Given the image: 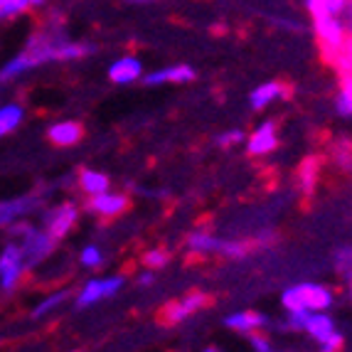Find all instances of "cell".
I'll list each match as a JSON object with an SVG mask.
<instances>
[{"instance_id": "obj_1", "label": "cell", "mask_w": 352, "mask_h": 352, "mask_svg": "<svg viewBox=\"0 0 352 352\" xmlns=\"http://www.w3.org/2000/svg\"><path fill=\"white\" fill-rule=\"evenodd\" d=\"M12 234L23 236V247H20V254H23V266L25 269H32L40 261L50 256L54 252V244L57 241L47 234V232H40V229L30 227V224H18L12 227Z\"/></svg>"}, {"instance_id": "obj_2", "label": "cell", "mask_w": 352, "mask_h": 352, "mask_svg": "<svg viewBox=\"0 0 352 352\" xmlns=\"http://www.w3.org/2000/svg\"><path fill=\"white\" fill-rule=\"evenodd\" d=\"M210 303H212V298L207 294H202V291H192V294L182 296L180 300H173V303L163 305L160 313H158V320L163 325H177V323H182L185 318L192 316V313L207 308Z\"/></svg>"}, {"instance_id": "obj_3", "label": "cell", "mask_w": 352, "mask_h": 352, "mask_svg": "<svg viewBox=\"0 0 352 352\" xmlns=\"http://www.w3.org/2000/svg\"><path fill=\"white\" fill-rule=\"evenodd\" d=\"M79 219V210L74 205H57L52 207L50 212H45V232L52 236L54 241L65 239L67 234L72 232V227Z\"/></svg>"}, {"instance_id": "obj_4", "label": "cell", "mask_w": 352, "mask_h": 352, "mask_svg": "<svg viewBox=\"0 0 352 352\" xmlns=\"http://www.w3.org/2000/svg\"><path fill=\"white\" fill-rule=\"evenodd\" d=\"M124 286V276H109V278H91L87 286L82 288V294L76 298L79 308H89V305L99 303L101 298H111L121 291Z\"/></svg>"}, {"instance_id": "obj_5", "label": "cell", "mask_w": 352, "mask_h": 352, "mask_svg": "<svg viewBox=\"0 0 352 352\" xmlns=\"http://www.w3.org/2000/svg\"><path fill=\"white\" fill-rule=\"evenodd\" d=\"M278 148V133H276V121H266L261 124L252 135H247V153L252 158H261L269 155Z\"/></svg>"}, {"instance_id": "obj_6", "label": "cell", "mask_w": 352, "mask_h": 352, "mask_svg": "<svg viewBox=\"0 0 352 352\" xmlns=\"http://www.w3.org/2000/svg\"><path fill=\"white\" fill-rule=\"evenodd\" d=\"M296 288V294H298V300L303 308L308 311L318 313V311H328L330 305H333L335 294L330 291L328 286H320V283H298Z\"/></svg>"}, {"instance_id": "obj_7", "label": "cell", "mask_w": 352, "mask_h": 352, "mask_svg": "<svg viewBox=\"0 0 352 352\" xmlns=\"http://www.w3.org/2000/svg\"><path fill=\"white\" fill-rule=\"evenodd\" d=\"M129 207H131V200L126 195L109 192V190L101 195H94V197L89 200V212H94V214L106 217V219H113V217H118V214H124V212H129Z\"/></svg>"}, {"instance_id": "obj_8", "label": "cell", "mask_w": 352, "mask_h": 352, "mask_svg": "<svg viewBox=\"0 0 352 352\" xmlns=\"http://www.w3.org/2000/svg\"><path fill=\"white\" fill-rule=\"evenodd\" d=\"M23 254H20V247L18 244H8L0 254V281H3V288L10 291L15 283L20 281L23 276Z\"/></svg>"}, {"instance_id": "obj_9", "label": "cell", "mask_w": 352, "mask_h": 352, "mask_svg": "<svg viewBox=\"0 0 352 352\" xmlns=\"http://www.w3.org/2000/svg\"><path fill=\"white\" fill-rule=\"evenodd\" d=\"M195 76H197V72L190 65H175V67H168V69L146 74L143 76V84H146V87H158V84H188V82H195Z\"/></svg>"}, {"instance_id": "obj_10", "label": "cell", "mask_w": 352, "mask_h": 352, "mask_svg": "<svg viewBox=\"0 0 352 352\" xmlns=\"http://www.w3.org/2000/svg\"><path fill=\"white\" fill-rule=\"evenodd\" d=\"M224 325H227L229 330H234V333L249 335V333H256V330L266 328V325H269V318L256 311H239L224 318Z\"/></svg>"}, {"instance_id": "obj_11", "label": "cell", "mask_w": 352, "mask_h": 352, "mask_svg": "<svg viewBox=\"0 0 352 352\" xmlns=\"http://www.w3.org/2000/svg\"><path fill=\"white\" fill-rule=\"evenodd\" d=\"M288 94V87L286 82H278V79H271V82L261 84V87H256L252 91V96H249V104H252L254 111H261V109H266L269 104H274V101H278L281 96Z\"/></svg>"}, {"instance_id": "obj_12", "label": "cell", "mask_w": 352, "mask_h": 352, "mask_svg": "<svg viewBox=\"0 0 352 352\" xmlns=\"http://www.w3.org/2000/svg\"><path fill=\"white\" fill-rule=\"evenodd\" d=\"M143 74V62L138 57H121L109 67V79L113 84H133Z\"/></svg>"}, {"instance_id": "obj_13", "label": "cell", "mask_w": 352, "mask_h": 352, "mask_svg": "<svg viewBox=\"0 0 352 352\" xmlns=\"http://www.w3.org/2000/svg\"><path fill=\"white\" fill-rule=\"evenodd\" d=\"M47 138L54 146H76V143L84 138V126L79 121H62V124H54L47 131Z\"/></svg>"}, {"instance_id": "obj_14", "label": "cell", "mask_w": 352, "mask_h": 352, "mask_svg": "<svg viewBox=\"0 0 352 352\" xmlns=\"http://www.w3.org/2000/svg\"><path fill=\"white\" fill-rule=\"evenodd\" d=\"M185 247L192 256H210V254H219L222 247V239L207 234V232H192V234L185 239Z\"/></svg>"}, {"instance_id": "obj_15", "label": "cell", "mask_w": 352, "mask_h": 352, "mask_svg": "<svg viewBox=\"0 0 352 352\" xmlns=\"http://www.w3.org/2000/svg\"><path fill=\"white\" fill-rule=\"evenodd\" d=\"M35 197H20V200H10V202H0V224H10L15 219L25 217L37 207Z\"/></svg>"}, {"instance_id": "obj_16", "label": "cell", "mask_w": 352, "mask_h": 352, "mask_svg": "<svg viewBox=\"0 0 352 352\" xmlns=\"http://www.w3.org/2000/svg\"><path fill=\"white\" fill-rule=\"evenodd\" d=\"M303 333L311 335L313 340L323 342L325 338H330V335L335 333V323H333V318H330L325 311L311 313V318H308V323H305V330H303Z\"/></svg>"}, {"instance_id": "obj_17", "label": "cell", "mask_w": 352, "mask_h": 352, "mask_svg": "<svg viewBox=\"0 0 352 352\" xmlns=\"http://www.w3.org/2000/svg\"><path fill=\"white\" fill-rule=\"evenodd\" d=\"M320 165H323V158H316V155H311V158H305L303 163H300L298 180H300V188H303V192H311V190L316 188Z\"/></svg>"}, {"instance_id": "obj_18", "label": "cell", "mask_w": 352, "mask_h": 352, "mask_svg": "<svg viewBox=\"0 0 352 352\" xmlns=\"http://www.w3.org/2000/svg\"><path fill=\"white\" fill-rule=\"evenodd\" d=\"M79 188L94 197V195H101L109 190V177H106L104 173H96V170H82L79 173Z\"/></svg>"}, {"instance_id": "obj_19", "label": "cell", "mask_w": 352, "mask_h": 352, "mask_svg": "<svg viewBox=\"0 0 352 352\" xmlns=\"http://www.w3.org/2000/svg\"><path fill=\"white\" fill-rule=\"evenodd\" d=\"M335 111L340 116H352V74L340 76V91L335 96Z\"/></svg>"}, {"instance_id": "obj_20", "label": "cell", "mask_w": 352, "mask_h": 352, "mask_svg": "<svg viewBox=\"0 0 352 352\" xmlns=\"http://www.w3.org/2000/svg\"><path fill=\"white\" fill-rule=\"evenodd\" d=\"M330 158H333V163L340 165L342 170H352V141L338 138V141L330 146Z\"/></svg>"}, {"instance_id": "obj_21", "label": "cell", "mask_w": 352, "mask_h": 352, "mask_svg": "<svg viewBox=\"0 0 352 352\" xmlns=\"http://www.w3.org/2000/svg\"><path fill=\"white\" fill-rule=\"evenodd\" d=\"M23 121V109L18 104L3 106L0 109V135H8L10 131H15Z\"/></svg>"}, {"instance_id": "obj_22", "label": "cell", "mask_w": 352, "mask_h": 352, "mask_svg": "<svg viewBox=\"0 0 352 352\" xmlns=\"http://www.w3.org/2000/svg\"><path fill=\"white\" fill-rule=\"evenodd\" d=\"M141 264L146 266V269L155 271V269H163V266L170 264V254L165 252V249H148V252L141 254Z\"/></svg>"}, {"instance_id": "obj_23", "label": "cell", "mask_w": 352, "mask_h": 352, "mask_svg": "<svg viewBox=\"0 0 352 352\" xmlns=\"http://www.w3.org/2000/svg\"><path fill=\"white\" fill-rule=\"evenodd\" d=\"M249 252H252V244L236 239H222V247H219V254L224 258H244Z\"/></svg>"}, {"instance_id": "obj_24", "label": "cell", "mask_w": 352, "mask_h": 352, "mask_svg": "<svg viewBox=\"0 0 352 352\" xmlns=\"http://www.w3.org/2000/svg\"><path fill=\"white\" fill-rule=\"evenodd\" d=\"M69 291H57V294H52L50 298H45L40 305H37L35 311H32V318H42V316H47V313H52L57 305H62L67 298H69Z\"/></svg>"}, {"instance_id": "obj_25", "label": "cell", "mask_w": 352, "mask_h": 352, "mask_svg": "<svg viewBox=\"0 0 352 352\" xmlns=\"http://www.w3.org/2000/svg\"><path fill=\"white\" fill-rule=\"evenodd\" d=\"M241 141H247V133L241 129H232V131H224V133L217 135V146L219 148H232V146H239Z\"/></svg>"}, {"instance_id": "obj_26", "label": "cell", "mask_w": 352, "mask_h": 352, "mask_svg": "<svg viewBox=\"0 0 352 352\" xmlns=\"http://www.w3.org/2000/svg\"><path fill=\"white\" fill-rule=\"evenodd\" d=\"M335 269L342 278H352V249H342L335 258Z\"/></svg>"}, {"instance_id": "obj_27", "label": "cell", "mask_w": 352, "mask_h": 352, "mask_svg": "<svg viewBox=\"0 0 352 352\" xmlns=\"http://www.w3.org/2000/svg\"><path fill=\"white\" fill-rule=\"evenodd\" d=\"M79 258H82V264L87 266V269H96V266H101V261H104L99 247H84Z\"/></svg>"}, {"instance_id": "obj_28", "label": "cell", "mask_w": 352, "mask_h": 352, "mask_svg": "<svg viewBox=\"0 0 352 352\" xmlns=\"http://www.w3.org/2000/svg\"><path fill=\"white\" fill-rule=\"evenodd\" d=\"M340 350H342V333L335 330L330 338H325V340L320 342V350L318 352H340Z\"/></svg>"}, {"instance_id": "obj_29", "label": "cell", "mask_w": 352, "mask_h": 352, "mask_svg": "<svg viewBox=\"0 0 352 352\" xmlns=\"http://www.w3.org/2000/svg\"><path fill=\"white\" fill-rule=\"evenodd\" d=\"M281 303H283V308H286L288 313H291V311H298V308H303V305H300L298 294H296V288H294V286L286 288V291L281 294Z\"/></svg>"}, {"instance_id": "obj_30", "label": "cell", "mask_w": 352, "mask_h": 352, "mask_svg": "<svg viewBox=\"0 0 352 352\" xmlns=\"http://www.w3.org/2000/svg\"><path fill=\"white\" fill-rule=\"evenodd\" d=\"M249 342H252L256 352H271V340L264 333H258V330L256 333H249Z\"/></svg>"}, {"instance_id": "obj_31", "label": "cell", "mask_w": 352, "mask_h": 352, "mask_svg": "<svg viewBox=\"0 0 352 352\" xmlns=\"http://www.w3.org/2000/svg\"><path fill=\"white\" fill-rule=\"evenodd\" d=\"M153 283H155V276H153L151 271H146V274L138 276V286H153Z\"/></svg>"}, {"instance_id": "obj_32", "label": "cell", "mask_w": 352, "mask_h": 352, "mask_svg": "<svg viewBox=\"0 0 352 352\" xmlns=\"http://www.w3.org/2000/svg\"><path fill=\"white\" fill-rule=\"evenodd\" d=\"M10 3L12 0H0V18H10Z\"/></svg>"}, {"instance_id": "obj_33", "label": "cell", "mask_w": 352, "mask_h": 352, "mask_svg": "<svg viewBox=\"0 0 352 352\" xmlns=\"http://www.w3.org/2000/svg\"><path fill=\"white\" fill-rule=\"evenodd\" d=\"M202 352H219L217 347H207V350H202Z\"/></svg>"}, {"instance_id": "obj_34", "label": "cell", "mask_w": 352, "mask_h": 352, "mask_svg": "<svg viewBox=\"0 0 352 352\" xmlns=\"http://www.w3.org/2000/svg\"><path fill=\"white\" fill-rule=\"evenodd\" d=\"M350 298H352V278H350Z\"/></svg>"}, {"instance_id": "obj_35", "label": "cell", "mask_w": 352, "mask_h": 352, "mask_svg": "<svg viewBox=\"0 0 352 352\" xmlns=\"http://www.w3.org/2000/svg\"><path fill=\"white\" fill-rule=\"evenodd\" d=\"M133 3H148V0H133Z\"/></svg>"}, {"instance_id": "obj_36", "label": "cell", "mask_w": 352, "mask_h": 352, "mask_svg": "<svg viewBox=\"0 0 352 352\" xmlns=\"http://www.w3.org/2000/svg\"><path fill=\"white\" fill-rule=\"evenodd\" d=\"M271 352H274V350H271Z\"/></svg>"}]
</instances>
